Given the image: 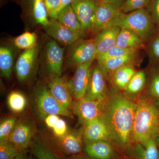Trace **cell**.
Masks as SVG:
<instances>
[{
  "mask_svg": "<svg viewBox=\"0 0 159 159\" xmlns=\"http://www.w3.org/2000/svg\"><path fill=\"white\" fill-rule=\"evenodd\" d=\"M83 128L84 142L100 140L111 142L109 132L103 118L89 121L83 125Z\"/></svg>",
  "mask_w": 159,
  "mask_h": 159,
  "instance_id": "cell-18",
  "label": "cell"
},
{
  "mask_svg": "<svg viewBox=\"0 0 159 159\" xmlns=\"http://www.w3.org/2000/svg\"><path fill=\"white\" fill-rule=\"evenodd\" d=\"M137 102L119 93L111 94L103 120L111 141L119 150H128L134 143L133 126Z\"/></svg>",
  "mask_w": 159,
  "mask_h": 159,
  "instance_id": "cell-1",
  "label": "cell"
},
{
  "mask_svg": "<svg viewBox=\"0 0 159 159\" xmlns=\"http://www.w3.org/2000/svg\"><path fill=\"white\" fill-rule=\"evenodd\" d=\"M64 159H87L84 155L83 154L80 153L75 155L71 156L64 158Z\"/></svg>",
  "mask_w": 159,
  "mask_h": 159,
  "instance_id": "cell-43",
  "label": "cell"
},
{
  "mask_svg": "<svg viewBox=\"0 0 159 159\" xmlns=\"http://www.w3.org/2000/svg\"><path fill=\"white\" fill-rule=\"evenodd\" d=\"M140 50L135 49L125 48L116 46L108 51L102 54L97 55L96 60L97 61H102L106 60L122 57L139 53Z\"/></svg>",
  "mask_w": 159,
  "mask_h": 159,
  "instance_id": "cell-31",
  "label": "cell"
},
{
  "mask_svg": "<svg viewBox=\"0 0 159 159\" xmlns=\"http://www.w3.org/2000/svg\"><path fill=\"white\" fill-rule=\"evenodd\" d=\"M39 46L25 50L18 57L15 71L18 81L24 82L31 77L34 71L38 56Z\"/></svg>",
  "mask_w": 159,
  "mask_h": 159,
  "instance_id": "cell-13",
  "label": "cell"
},
{
  "mask_svg": "<svg viewBox=\"0 0 159 159\" xmlns=\"http://www.w3.org/2000/svg\"><path fill=\"white\" fill-rule=\"evenodd\" d=\"M56 149L68 157L82 153L83 128L69 131L65 135L55 138Z\"/></svg>",
  "mask_w": 159,
  "mask_h": 159,
  "instance_id": "cell-8",
  "label": "cell"
},
{
  "mask_svg": "<svg viewBox=\"0 0 159 159\" xmlns=\"http://www.w3.org/2000/svg\"><path fill=\"white\" fill-rule=\"evenodd\" d=\"M35 103L38 116L40 119H44L50 115L73 117L71 111L64 107L55 99L48 87L41 86L36 89Z\"/></svg>",
  "mask_w": 159,
  "mask_h": 159,
  "instance_id": "cell-4",
  "label": "cell"
},
{
  "mask_svg": "<svg viewBox=\"0 0 159 159\" xmlns=\"http://www.w3.org/2000/svg\"><path fill=\"white\" fill-rule=\"evenodd\" d=\"M151 0H125L120 10L124 13L147 8Z\"/></svg>",
  "mask_w": 159,
  "mask_h": 159,
  "instance_id": "cell-34",
  "label": "cell"
},
{
  "mask_svg": "<svg viewBox=\"0 0 159 159\" xmlns=\"http://www.w3.org/2000/svg\"><path fill=\"white\" fill-rule=\"evenodd\" d=\"M46 33L56 42L64 46H71L82 38L84 33L76 32L60 23L57 20L51 19L48 25L43 27Z\"/></svg>",
  "mask_w": 159,
  "mask_h": 159,
  "instance_id": "cell-12",
  "label": "cell"
},
{
  "mask_svg": "<svg viewBox=\"0 0 159 159\" xmlns=\"http://www.w3.org/2000/svg\"><path fill=\"white\" fill-rule=\"evenodd\" d=\"M108 101H101L85 96L73 102L71 108L73 114L84 125L91 120L103 118Z\"/></svg>",
  "mask_w": 159,
  "mask_h": 159,
  "instance_id": "cell-5",
  "label": "cell"
},
{
  "mask_svg": "<svg viewBox=\"0 0 159 159\" xmlns=\"http://www.w3.org/2000/svg\"><path fill=\"white\" fill-rule=\"evenodd\" d=\"M147 83V76L144 70L137 71L125 88V93L134 96L140 93L145 89Z\"/></svg>",
  "mask_w": 159,
  "mask_h": 159,
  "instance_id": "cell-28",
  "label": "cell"
},
{
  "mask_svg": "<svg viewBox=\"0 0 159 159\" xmlns=\"http://www.w3.org/2000/svg\"><path fill=\"white\" fill-rule=\"evenodd\" d=\"M37 35L34 32L26 31L16 38L13 43L17 48L25 51L37 45Z\"/></svg>",
  "mask_w": 159,
  "mask_h": 159,
  "instance_id": "cell-32",
  "label": "cell"
},
{
  "mask_svg": "<svg viewBox=\"0 0 159 159\" xmlns=\"http://www.w3.org/2000/svg\"><path fill=\"white\" fill-rule=\"evenodd\" d=\"M116 46L125 48L138 50L146 49V43L133 31L125 28H120Z\"/></svg>",
  "mask_w": 159,
  "mask_h": 159,
  "instance_id": "cell-23",
  "label": "cell"
},
{
  "mask_svg": "<svg viewBox=\"0 0 159 159\" xmlns=\"http://www.w3.org/2000/svg\"><path fill=\"white\" fill-rule=\"evenodd\" d=\"M20 153L17 148L9 141L0 142V159H15Z\"/></svg>",
  "mask_w": 159,
  "mask_h": 159,
  "instance_id": "cell-35",
  "label": "cell"
},
{
  "mask_svg": "<svg viewBox=\"0 0 159 159\" xmlns=\"http://www.w3.org/2000/svg\"><path fill=\"white\" fill-rule=\"evenodd\" d=\"M125 1V0H111V3L118 9H120Z\"/></svg>",
  "mask_w": 159,
  "mask_h": 159,
  "instance_id": "cell-42",
  "label": "cell"
},
{
  "mask_svg": "<svg viewBox=\"0 0 159 159\" xmlns=\"http://www.w3.org/2000/svg\"><path fill=\"white\" fill-rule=\"evenodd\" d=\"M100 0H74L71 4L83 30L90 31L96 9Z\"/></svg>",
  "mask_w": 159,
  "mask_h": 159,
  "instance_id": "cell-15",
  "label": "cell"
},
{
  "mask_svg": "<svg viewBox=\"0 0 159 159\" xmlns=\"http://www.w3.org/2000/svg\"><path fill=\"white\" fill-rule=\"evenodd\" d=\"M34 132V127L29 122H18L9 137V142L20 152H22L30 146Z\"/></svg>",
  "mask_w": 159,
  "mask_h": 159,
  "instance_id": "cell-17",
  "label": "cell"
},
{
  "mask_svg": "<svg viewBox=\"0 0 159 159\" xmlns=\"http://www.w3.org/2000/svg\"><path fill=\"white\" fill-rule=\"evenodd\" d=\"M137 71L134 66H124L114 72L109 79L115 88L124 91Z\"/></svg>",
  "mask_w": 159,
  "mask_h": 159,
  "instance_id": "cell-24",
  "label": "cell"
},
{
  "mask_svg": "<svg viewBox=\"0 0 159 159\" xmlns=\"http://www.w3.org/2000/svg\"><path fill=\"white\" fill-rule=\"evenodd\" d=\"M120 9L111 3L99 2L94 15L91 32L97 33L111 27L114 21L122 14Z\"/></svg>",
  "mask_w": 159,
  "mask_h": 159,
  "instance_id": "cell-10",
  "label": "cell"
},
{
  "mask_svg": "<svg viewBox=\"0 0 159 159\" xmlns=\"http://www.w3.org/2000/svg\"><path fill=\"white\" fill-rule=\"evenodd\" d=\"M57 20L67 28L76 32L84 33L77 15L71 5L62 9L57 16Z\"/></svg>",
  "mask_w": 159,
  "mask_h": 159,
  "instance_id": "cell-26",
  "label": "cell"
},
{
  "mask_svg": "<svg viewBox=\"0 0 159 159\" xmlns=\"http://www.w3.org/2000/svg\"><path fill=\"white\" fill-rule=\"evenodd\" d=\"M139 52L125 55L122 57L111 58L102 61H97L98 65L107 79L117 69L126 66H137L140 62Z\"/></svg>",
  "mask_w": 159,
  "mask_h": 159,
  "instance_id": "cell-19",
  "label": "cell"
},
{
  "mask_svg": "<svg viewBox=\"0 0 159 159\" xmlns=\"http://www.w3.org/2000/svg\"><path fill=\"white\" fill-rule=\"evenodd\" d=\"M48 88L51 94L58 102L67 109L71 108L72 95L68 83L59 76H51Z\"/></svg>",
  "mask_w": 159,
  "mask_h": 159,
  "instance_id": "cell-16",
  "label": "cell"
},
{
  "mask_svg": "<svg viewBox=\"0 0 159 159\" xmlns=\"http://www.w3.org/2000/svg\"><path fill=\"white\" fill-rule=\"evenodd\" d=\"M9 108L13 112L19 113L25 110L27 100L25 95L18 91H12L7 98Z\"/></svg>",
  "mask_w": 159,
  "mask_h": 159,
  "instance_id": "cell-30",
  "label": "cell"
},
{
  "mask_svg": "<svg viewBox=\"0 0 159 159\" xmlns=\"http://www.w3.org/2000/svg\"><path fill=\"white\" fill-rule=\"evenodd\" d=\"M15 159H32L31 157L29 156L25 152V151L20 152Z\"/></svg>",
  "mask_w": 159,
  "mask_h": 159,
  "instance_id": "cell-44",
  "label": "cell"
},
{
  "mask_svg": "<svg viewBox=\"0 0 159 159\" xmlns=\"http://www.w3.org/2000/svg\"><path fill=\"white\" fill-rule=\"evenodd\" d=\"M17 122L14 118L5 119L0 125V142H9L10 135Z\"/></svg>",
  "mask_w": 159,
  "mask_h": 159,
  "instance_id": "cell-33",
  "label": "cell"
},
{
  "mask_svg": "<svg viewBox=\"0 0 159 159\" xmlns=\"http://www.w3.org/2000/svg\"><path fill=\"white\" fill-rule=\"evenodd\" d=\"M157 143L158 147L159 150V156H158V159H159V137H158L157 139Z\"/></svg>",
  "mask_w": 159,
  "mask_h": 159,
  "instance_id": "cell-47",
  "label": "cell"
},
{
  "mask_svg": "<svg viewBox=\"0 0 159 159\" xmlns=\"http://www.w3.org/2000/svg\"><path fill=\"white\" fill-rule=\"evenodd\" d=\"M154 68L155 69L149 81L148 92L151 97L159 99V68Z\"/></svg>",
  "mask_w": 159,
  "mask_h": 159,
  "instance_id": "cell-36",
  "label": "cell"
},
{
  "mask_svg": "<svg viewBox=\"0 0 159 159\" xmlns=\"http://www.w3.org/2000/svg\"><path fill=\"white\" fill-rule=\"evenodd\" d=\"M120 28L111 26L97 33L94 38L97 55L104 53L116 46Z\"/></svg>",
  "mask_w": 159,
  "mask_h": 159,
  "instance_id": "cell-20",
  "label": "cell"
},
{
  "mask_svg": "<svg viewBox=\"0 0 159 159\" xmlns=\"http://www.w3.org/2000/svg\"><path fill=\"white\" fill-rule=\"evenodd\" d=\"M133 126V142L145 144L159 137V111L155 103L146 97L137 102Z\"/></svg>",
  "mask_w": 159,
  "mask_h": 159,
  "instance_id": "cell-2",
  "label": "cell"
},
{
  "mask_svg": "<svg viewBox=\"0 0 159 159\" xmlns=\"http://www.w3.org/2000/svg\"><path fill=\"white\" fill-rule=\"evenodd\" d=\"M107 80L97 63L92 67L90 79L85 96L101 101H108L111 93L107 87Z\"/></svg>",
  "mask_w": 159,
  "mask_h": 159,
  "instance_id": "cell-11",
  "label": "cell"
},
{
  "mask_svg": "<svg viewBox=\"0 0 159 159\" xmlns=\"http://www.w3.org/2000/svg\"><path fill=\"white\" fill-rule=\"evenodd\" d=\"M27 12L34 23L43 27L50 22L44 0H23Z\"/></svg>",
  "mask_w": 159,
  "mask_h": 159,
  "instance_id": "cell-22",
  "label": "cell"
},
{
  "mask_svg": "<svg viewBox=\"0 0 159 159\" xmlns=\"http://www.w3.org/2000/svg\"><path fill=\"white\" fill-rule=\"evenodd\" d=\"M127 151L133 159H158V147L156 139H151L145 144L134 142Z\"/></svg>",
  "mask_w": 159,
  "mask_h": 159,
  "instance_id": "cell-21",
  "label": "cell"
},
{
  "mask_svg": "<svg viewBox=\"0 0 159 159\" xmlns=\"http://www.w3.org/2000/svg\"><path fill=\"white\" fill-rule=\"evenodd\" d=\"M29 147L31 153L37 159H64L57 149L42 141L31 142Z\"/></svg>",
  "mask_w": 159,
  "mask_h": 159,
  "instance_id": "cell-25",
  "label": "cell"
},
{
  "mask_svg": "<svg viewBox=\"0 0 159 159\" xmlns=\"http://www.w3.org/2000/svg\"><path fill=\"white\" fill-rule=\"evenodd\" d=\"M156 105L159 111V99H157L155 102Z\"/></svg>",
  "mask_w": 159,
  "mask_h": 159,
  "instance_id": "cell-45",
  "label": "cell"
},
{
  "mask_svg": "<svg viewBox=\"0 0 159 159\" xmlns=\"http://www.w3.org/2000/svg\"><path fill=\"white\" fill-rule=\"evenodd\" d=\"M49 17L57 19L58 10L60 6V0H44Z\"/></svg>",
  "mask_w": 159,
  "mask_h": 159,
  "instance_id": "cell-37",
  "label": "cell"
},
{
  "mask_svg": "<svg viewBox=\"0 0 159 159\" xmlns=\"http://www.w3.org/2000/svg\"><path fill=\"white\" fill-rule=\"evenodd\" d=\"M64 50L54 40L46 43L44 49V60L51 76H61Z\"/></svg>",
  "mask_w": 159,
  "mask_h": 159,
  "instance_id": "cell-14",
  "label": "cell"
},
{
  "mask_svg": "<svg viewBox=\"0 0 159 159\" xmlns=\"http://www.w3.org/2000/svg\"><path fill=\"white\" fill-rule=\"evenodd\" d=\"M147 9L159 28V0H151Z\"/></svg>",
  "mask_w": 159,
  "mask_h": 159,
  "instance_id": "cell-39",
  "label": "cell"
},
{
  "mask_svg": "<svg viewBox=\"0 0 159 159\" xmlns=\"http://www.w3.org/2000/svg\"><path fill=\"white\" fill-rule=\"evenodd\" d=\"M74 0H60V6L58 10V14L63 9L66 7L71 5Z\"/></svg>",
  "mask_w": 159,
  "mask_h": 159,
  "instance_id": "cell-41",
  "label": "cell"
},
{
  "mask_svg": "<svg viewBox=\"0 0 159 159\" xmlns=\"http://www.w3.org/2000/svg\"><path fill=\"white\" fill-rule=\"evenodd\" d=\"M100 1L102 2L106 3H111V0H100Z\"/></svg>",
  "mask_w": 159,
  "mask_h": 159,
  "instance_id": "cell-46",
  "label": "cell"
},
{
  "mask_svg": "<svg viewBox=\"0 0 159 159\" xmlns=\"http://www.w3.org/2000/svg\"><path fill=\"white\" fill-rule=\"evenodd\" d=\"M68 60L72 65L78 66L96 60L97 50L93 39H80L71 45Z\"/></svg>",
  "mask_w": 159,
  "mask_h": 159,
  "instance_id": "cell-6",
  "label": "cell"
},
{
  "mask_svg": "<svg viewBox=\"0 0 159 159\" xmlns=\"http://www.w3.org/2000/svg\"><path fill=\"white\" fill-rule=\"evenodd\" d=\"M94 60L78 66L74 76L68 83L71 94L75 100L83 98L86 94Z\"/></svg>",
  "mask_w": 159,
  "mask_h": 159,
  "instance_id": "cell-9",
  "label": "cell"
},
{
  "mask_svg": "<svg viewBox=\"0 0 159 159\" xmlns=\"http://www.w3.org/2000/svg\"><path fill=\"white\" fill-rule=\"evenodd\" d=\"M55 138H60L65 135L68 131L66 121L60 118L52 129Z\"/></svg>",
  "mask_w": 159,
  "mask_h": 159,
  "instance_id": "cell-38",
  "label": "cell"
},
{
  "mask_svg": "<svg viewBox=\"0 0 159 159\" xmlns=\"http://www.w3.org/2000/svg\"><path fill=\"white\" fill-rule=\"evenodd\" d=\"M60 118L58 115H50L46 116L43 120L47 126L52 129Z\"/></svg>",
  "mask_w": 159,
  "mask_h": 159,
  "instance_id": "cell-40",
  "label": "cell"
},
{
  "mask_svg": "<svg viewBox=\"0 0 159 159\" xmlns=\"http://www.w3.org/2000/svg\"><path fill=\"white\" fill-rule=\"evenodd\" d=\"M111 26L129 29L141 38L146 44L154 35L158 28L147 8L127 13L122 12L114 21Z\"/></svg>",
  "mask_w": 159,
  "mask_h": 159,
  "instance_id": "cell-3",
  "label": "cell"
},
{
  "mask_svg": "<svg viewBox=\"0 0 159 159\" xmlns=\"http://www.w3.org/2000/svg\"><path fill=\"white\" fill-rule=\"evenodd\" d=\"M145 50L150 64L153 67L159 68V28L146 43Z\"/></svg>",
  "mask_w": 159,
  "mask_h": 159,
  "instance_id": "cell-29",
  "label": "cell"
},
{
  "mask_svg": "<svg viewBox=\"0 0 159 159\" xmlns=\"http://www.w3.org/2000/svg\"><path fill=\"white\" fill-rule=\"evenodd\" d=\"M82 153L87 159H120L119 149L105 140L84 142Z\"/></svg>",
  "mask_w": 159,
  "mask_h": 159,
  "instance_id": "cell-7",
  "label": "cell"
},
{
  "mask_svg": "<svg viewBox=\"0 0 159 159\" xmlns=\"http://www.w3.org/2000/svg\"><path fill=\"white\" fill-rule=\"evenodd\" d=\"M14 60V53L11 48L8 46L0 48V70L2 75L9 79L12 74Z\"/></svg>",
  "mask_w": 159,
  "mask_h": 159,
  "instance_id": "cell-27",
  "label": "cell"
}]
</instances>
